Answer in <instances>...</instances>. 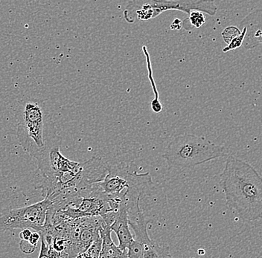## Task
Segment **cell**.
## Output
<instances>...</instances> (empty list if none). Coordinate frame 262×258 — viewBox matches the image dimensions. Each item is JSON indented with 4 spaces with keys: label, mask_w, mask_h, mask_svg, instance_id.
Masks as SVG:
<instances>
[{
    "label": "cell",
    "mask_w": 262,
    "mask_h": 258,
    "mask_svg": "<svg viewBox=\"0 0 262 258\" xmlns=\"http://www.w3.org/2000/svg\"><path fill=\"white\" fill-rule=\"evenodd\" d=\"M241 29L246 28L244 48L247 50H251V45L257 36L262 32V9L254 10L247 14L239 24Z\"/></svg>",
    "instance_id": "obj_9"
},
{
    "label": "cell",
    "mask_w": 262,
    "mask_h": 258,
    "mask_svg": "<svg viewBox=\"0 0 262 258\" xmlns=\"http://www.w3.org/2000/svg\"><path fill=\"white\" fill-rule=\"evenodd\" d=\"M227 207L246 222L262 218V177L250 163L229 156L221 176Z\"/></svg>",
    "instance_id": "obj_1"
},
{
    "label": "cell",
    "mask_w": 262,
    "mask_h": 258,
    "mask_svg": "<svg viewBox=\"0 0 262 258\" xmlns=\"http://www.w3.org/2000/svg\"><path fill=\"white\" fill-rule=\"evenodd\" d=\"M153 184L149 173L139 174L133 164L121 162L107 166V174L104 179L94 184L95 187L106 199L119 197L125 194L127 189L134 185L150 187Z\"/></svg>",
    "instance_id": "obj_6"
},
{
    "label": "cell",
    "mask_w": 262,
    "mask_h": 258,
    "mask_svg": "<svg viewBox=\"0 0 262 258\" xmlns=\"http://www.w3.org/2000/svg\"><path fill=\"white\" fill-rule=\"evenodd\" d=\"M19 246H20V249L24 251L25 254H32L36 249L35 246H32L29 241H23L22 240Z\"/></svg>",
    "instance_id": "obj_16"
},
{
    "label": "cell",
    "mask_w": 262,
    "mask_h": 258,
    "mask_svg": "<svg viewBox=\"0 0 262 258\" xmlns=\"http://www.w3.org/2000/svg\"><path fill=\"white\" fill-rule=\"evenodd\" d=\"M142 52L145 55V59H146L147 69L148 73V78L150 80V84H151V88L153 89L154 94H155V99L150 102V107L152 110L155 113H160L163 112V105L160 101V96H159L158 90H157V86L153 77V71H152L151 61H150V56L149 55L148 51L147 50V47L145 45L142 46Z\"/></svg>",
    "instance_id": "obj_11"
},
{
    "label": "cell",
    "mask_w": 262,
    "mask_h": 258,
    "mask_svg": "<svg viewBox=\"0 0 262 258\" xmlns=\"http://www.w3.org/2000/svg\"><path fill=\"white\" fill-rule=\"evenodd\" d=\"M112 223L111 229L116 233L119 240V247L127 251V247L134 241V235L131 233L127 215V203L122 204L119 208L111 210Z\"/></svg>",
    "instance_id": "obj_8"
},
{
    "label": "cell",
    "mask_w": 262,
    "mask_h": 258,
    "mask_svg": "<svg viewBox=\"0 0 262 258\" xmlns=\"http://www.w3.org/2000/svg\"><path fill=\"white\" fill-rule=\"evenodd\" d=\"M129 225L134 232V241L127 247V257H171L169 247L152 241L147 232V221L139 202L127 205Z\"/></svg>",
    "instance_id": "obj_5"
},
{
    "label": "cell",
    "mask_w": 262,
    "mask_h": 258,
    "mask_svg": "<svg viewBox=\"0 0 262 258\" xmlns=\"http://www.w3.org/2000/svg\"><path fill=\"white\" fill-rule=\"evenodd\" d=\"M241 34H242V32H241L238 28L236 27V26H231L226 28V29L223 31L221 35H222L224 41L226 43L229 44L232 39L240 35Z\"/></svg>",
    "instance_id": "obj_15"
},
{
    "label": "cell",
    "mask_w": 262,
    "mask_h": 258,
    "mask_svg": "<svg viewBox=\"0 0 262 258\" xmlns=\"http://www.w3.org/2000/svg\"><path fill=\"white\" fill-rule=\"evenodd\" d=\"M18 141L36 161L55 145L62 144L52 115L37 101L24 104L18 118Z\"/></svg>",
    "instance_id": "obj_2"
},
{
    "label": "cell",
    "mask_w": 262,
    "mask_h": 258,
    "mask_svg": "<svg viewBox=\"0 0 262 258\" xmlns=\"http://www.w3.org/2000/svg\"><path fill=\"white\" fill-rule=\"evenodd\" d=\"M101 247H102V240L101 237H98L92 242L86 251L78 255V257H99Z\"/></svg>",
    "instance_id": "obj_13"
},
{
    "label": "cell",
    "mask_w": 262,
    "mask_h": 258,
    "mask_svg": "<svg viewBox=\"0 0 262 258\" xmlns=\"http://www.w3.org/2000/svg\"><path fill=\"white\" fill-rule=\"evenodd\" d=\"M52 204V201L45 197L33 205L8 210L0 216V230L32 228L40 232L45 225L47 212Z\"/></svg>",
    "instance_id": "obj_7"
},
{
    "label": "cell",
    "mask_w": 262,
    "mask_h": 258,
    "mask_svg": "<svg viewBox=\"0 0 262 258\" xmlns=\"http://www.w3.org/2000/svg\"><path fill=\"white\" fill-rule=\"evenodd\" d=\"M40 233L39 232V231H35L34 232H32L30 238L29 239V242L32 246L37 247V243H38L39 241H40Z\"/></svg>",
    "instance_id": "obj_17"
},
{
    "label": "cell",
    "mask_w": 262,
    "mask_h": 258,
    "mask_svg": "<svg viewBox=\"0 0 262 258\" xmlns=\"http://www.w3.org/2000/svg\"><path fill=\"white\" fill-rule=\"evenodd\" d=\"M111 232L112 230L111 229V227L105 223L100 228L99 233L102 240V247L99 257H127V251H122L119 246H116L114 243Z\"/></svg>",
    "instance_id": "obj_10"
},
{
    "label": "cell",
    "mask_w": 262,
    "mask_h": 258,
    "mask_svg": "<svg viewBox=\"0 0 262 258\" xmlns=\"http://www.w3.org/2000/svg\"><path fill=\"white\" fill-rule=\"evenodd\" d=\"M206 22V17L204 13L199 11H191L188 14V17L183 22V27L185 30L191 32L194 29H199Z\"/></svg>",
    "instance_id": "obj_12"
},
{
    "label": "cell",
    "mask_w": 262,
    "mask_h": 258,
    "mask_svg": "<svg viewBox=\"0 0 262 258\" xmlns=\"http://www.w3.org/2000/svg\"><path fill=\"white\" fill-rule=\"evenodd\" d=\"M246 33H247V29H246V28H242V34L237 36V37H235V38L232 39L231 42L228 44V45L225 47V48H224L223 52H224V53H227V52L237 50V49L242 46L244 41H245Z\"/></svg>",
    "instance_id": "obj_14"
},
{
    "label": "cell",
    "mask_w": 262,
    "mask_h": 258,
    "mask_svg": "<svg viewBox=\"0 0 262 258\" xmlns=\"http://www.w3.org/2000/svg\"><path fill=\"white\" fill-rule=\"evenodd\" d=\"M215 0H131L123 11L127 24L137 21H148L171 10L189 14L191 11H199L211 17L217 11Z\"/></svg>",
    "instance_id": "obj_4"
},
{
    "label": "cell",
    "mask_w": 262,
    "mask_h": 258,
    "mask_svg": "<svg viewBox=\"0 0 262 258\" xmlns=\"http://www.w3.org/2000/svg\"><path fill=\"white\" fill-rule=\"evenodd\" d=\"M181 22L179 19H176L173 20L171 26V29H175V30H180L181 29Z\"/></svg>",
    "instance_id": "obj_19"
},
{
    "label": "cell",
    "mask_w": 262,
    "mask_h": 258,
    "mask_svg": "<svg viewBox=\"0 0 262 258\" xmlns=\"http://www.w3.org/2000/svg\"><path fill=\"white\" fill-rule=\"evenodd\" d=\"M227 150L204 136L183 134L175 137L167 147L163 157L170 168L183 171L224 157Z\"/></svg>",
    "instance_id": "obj_3"
},
{
    "label": "cell",
    "mask_w": 262,
    "mask_h": 258,
    "mask_svg": "<svg viewBox=\"0 0 262 258\" xmlns=\"http://www.w3.org/2000/svg\"><path fill=\"white\" fill-rule=\"evenodd\" d=\"M32 233V232L30 228H24V229L19 233V238L23 240V241H29Z\"/></svg>",
    "instance_id": "obj_18"
}]
</instances>
